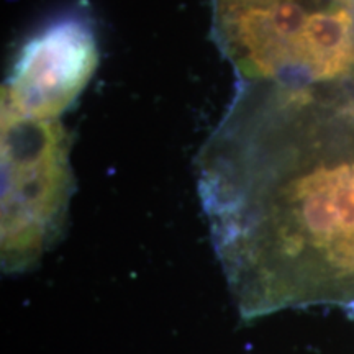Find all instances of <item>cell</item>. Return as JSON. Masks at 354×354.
Returning <instances> with one entry per match:
<instances>
[{
	"instance_id": "obj_1",
	"label": "cell",
	"mask_w": 354,
	"mask_h": 354,
	"mask_svg": "<svg viewBox=\"0 0 354 354\" xmlns=\"http://www.w3.org/2000/svg\"><path fill=\"white\" fill-rule=\"evenodd\" d=\"M2 269H32L59 238L73 197L71 140L59 120L2 107Z\"/></svg>"
},
{
	"instance_id": "obj_2",
	"label": "cell",
	"mask_w": 354,
	"mask_h": 354,
	"mask_svg": "<svg viewBox=\"0 0 354 354\" xmlns=\"http://www.w3.org/2000/svg\"><path fill=\"white\" fill-rule=\"evenodd\" d=\"M97 66L99 44L88 24L55 21L21 46L2 87V107L37 120H59L86 91Z\"/></svg>"
},
{
	"instance_id": "obj_3",
	"label": "cell",
	"mask_w": 354,
	"mask_h": 354,
	"mask_svg": "<svg viewBox=\"0 0 354 354\" xmlns=\"http://www.w3.org/2000/svg\"><path fill=\"white\" fill-rule=\"evenodd\" d=\"M254 2H264V0H216V3H223V6H241V3Z\"/></svg>"
},
{
	"instance_id": "obj_4",
	"label": "cell",
	"mask_w": 354,
	"mask_h": 354,
	"mask_svg": "<svg viewBox=\"0 0 354 354\" xmlns=\"http://www.w3.org/2000/svg\"><path fill=\"white\" fill-rule=\"evenodd\" d=\"M339 2H342L343 6H346V3H348V0H339Z\"/></svg>"
}]
</instances>
